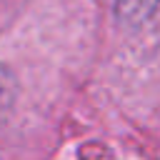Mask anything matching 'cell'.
I'll use <instances>...</instances> for the list:
<instances>
[{
  "instance_id": "1",
  "label": "cell",
  "mask_w": 160,
  "mask_h": 160,
  "mask_svg": "<svg viewBox=\"0 0 160 160\" xmlns=\"http://www.w3.org/2000/svg\"><path fill=\"white\" fill-rule=\"evenodd\" d=\"M160 8V0H115V15L125 25L148 22Z\"/></svg>"
},
{
  "instance_id": "2",
  "label": "cell",
  "mask_w": 160,
  "mask_h": 160,
  "mask_svg": "<svg viewBox=\"0 0 160 160\" xmlns=\"http://www.w3.org/2000/svg\"><path fill=\"white\" fill-rule=\"evenodd\" d=\"M15 75L5 68V65H0V120H2V115L8 112V108H10V102H12V98H15Z\"/></svg>"
}]
</instances>
